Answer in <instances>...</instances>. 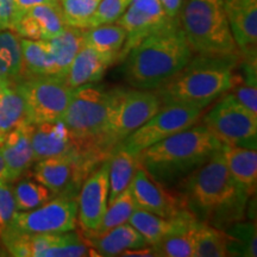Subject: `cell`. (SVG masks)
Returning a JSON list of instances; mask_svg holds the SVG:
<instances>
[{
  "label": "cell",
  "instance_id": "obj_1",
  "mask_svg": "<svg viewBox=\"0 0 257 257\" xmlns=\"http://www.w3.org/2000/svg\"><path fill=\"white\" fill-rule=\"evenodd\" d=\"M178 187L185 208L199 221L225 230L244 219L250 195L231 176L221 148Z\"/></svg>",
  "mask_w": 257,
  "mask_h": 257
},
{
  "label": "cell",
  "instance_id": "obj_2",
  "mask_svg": "<svg viewBox=\"0 0 257 257\" xmlns=\"http://www.w3.org/2000/svg\"><path fill=\"white\" fill-rule=\"evenodd\" d=\"M192 56L179 17H175L128 51L123 60L124 78L131 87L153 91L184 68Z\"/></svg>",
  "mask_w": 257,
  "mask_h": 257
},
{
  "label": "cell",
  "instance_id": "obj_3",
  "mask_svg": "<svg viewBox=\"0 0 257 257\" xmlns=\"http://www.w3.org/2000/svg\"><path fill=\"white\" fill-rule=\"evenodd\" d=\"M221 146L201 121L142 150L138 162L154 179L172 187L207 162Z\"/></svg>",
  "mask_w": 257,
  "mask_h": 257
},
{
  "label": "cell",
  "instance_id": "obj_4",
  "mask_svg": "<svg viewBox=\"0 0 257 257\" xmlns=\"http://www.w3.org/2000/svg\"><path fill=\"white\" fill-rule=\"evenodd\" d=\"M239 61V54H197L155 93L162 105L184 104L206 108L232 87Z\"/></svg>",
  "mask_w": 257,
  "mask_h": 257
},
{
  "label": "cell",
  "instance_id": "obj_5",
  "mask_svg": "<svg viewBox=\"0 0 257 257\" xmlns=\"http://www.w3.org/2000/svg\"><path fill=\"white\" fill-rule=\"evenodd\" d=\"M179 21L193 54H239L221 0H185Z\"/></svg>",
  "mask_w": 257,
  "mask_h": 257
},
{
  "label": "cell",
  "instance_id": "obj_6",
  "mask_svg": "<svg viewBox=\"0 0 257 257\" xmlns=\"http://www.w3.org/2000/svg\"><path fill=\"white\" fill-rule=\"evenodd\" d=\"M161 100L150 89L115 87L113 102L96 148L105 157L117 144L142 126L161 107Z\"/></svg>",
  "mask_w": 257,
  "mask_h": 257
},
{
  "label": "cell",
  "instance_id": "obj_7",
  "mask_svg": "<svg viewBox=\"0 0 257 257\" xmlns=\"http://www.w3.org/2000/svg\"><path fill=\"white\" fill-rule=\"evenodd\" d=\"M114 92L115 87L108 88L96 82L73 88L69 104L61 120L74 136L96 148V140L105 127Z\"/></svg>",
  "mask_w": 257,
  "mask_h": 257
},
{
  "label": "cell",
  "instance_id": "obj_8",
  "mask_svg": "<svg viewBox=\"0 0 257 257\" xmlns=\"http://www.w3.org/2000/svg\"><path fill=\"white\" fill-rule=\"evenodd\" d=\"M0 243L8 255L16 257H83L93 255L81 234L74 231L60 233L27 234L6 226L0 230Z\"/></svg>",
  "mask_w": 257,
  "mask_h": 257
},
{
  "label": "cell",
  "instance_id": "obj_9",
  "mask_svg": "<svg viewBox=\"0 0 257 257\" xmlns=\"http://www.w3.org/2000/svg\"><path fill=\"white\" fill-rule=\"evenodd\" d=\"M213 136L227 146L256 149L257 117L243 107L229 92L202 118Z\"/></svg>",
  "mask_w": 257,
  "mask_h": 257
},
{
  "label": "cell",
  "instance_id": "obj_10",
  "mask_svg": "<svg viewBox=\"0 0 257 257\" xmlns=\"http://www.w3.org/2000/svg\"><path fill=\"white\" fill-rule=\"evenodd\" d=\"M204 107L184 104L161 105L160 110L115 148L138 155L142 150L185 130L201 118Z\"/></svg>",
  "mask_w": 257,
  "mask_h": 257
},
{
  "label": "cell",
  "instance_id": "obj_11",
  "mask_svg": "<svg viewBox=\"0 0 257 257\" xmlns=\"http://www.w3.org/2000/svg\"><path fill=\"white\" fill-rule=\"evenodd\" d=\"M102 161L105 160L96 155L49 157L37 161L34 167V178L46 186L54 197H78L85 179Z\"/></svg>",
  "mask_w": 257,
  "mask_h": 257
},
{
  "label": "cell",
  "instance_id": "obj_12",
  "mask_svg": "<svg viewBox=\"0 0 257 257\" xmlns=\"http://www.w3.org/2000/svg\"><path fill=\"white\" fill-rule=\"evenodd\" d=\"M15 85L24 99L28 123L62 119L73 92L66 82L54 78H23Z\"/></svg>",
  "mask_w": 257,
  "mask_h": 257
},
{
  "label": "cell",
  "instance_id": "obj_13",
  "mask_svg": "<svg viewBox=\"0 0 257 257\" xmlns=\"http://www.w3.org/2000/svg\"><path fill=\"white\" fill-rule=\"evenodd\" d=\"M76 225V197L57 195L36 208L17 212L9 226L22 233L40 234L75 231Z\"/></svg>",
  "mask_w": 257,
  "mask_h": 257
},
{
  "label": "cell",
  "instance_id": "obj_14",
  "mask_svg": "<svg viewBox=\"0 0 257 257\" xmlns=\"http://www.w3.org/2000/svg\"><path fill=\"white\" fill-rule=\"evenodd\" d=\"M31 144L35 162L66 155H96L107 159L92 143L74 136L61 119L32 125Z\"/></svg>",
  "mask_w": 257,
  "mask_h": 257
},
{
  "label": "cell",
  "instance_id": "obj_15",
  "mask_svg": "<svg viewBox=\"0 0 257 257\" xmlns=\"http://www.w3.org/2000/svg\"><path fill=\"white\" fill-rule=\"evenodd\" d=\"M170 19L173 18L166 14L160 0H131L124 14L115 22L126 32V40L118 62H123L135 46L168 23Z\"/></svg>",
  "mask_w": 257,
  "mask_h": 257
},
{
  "label": "cell",
  "instance_id": "obj_16",
  "mask_svg": "<svg viewBox=\"0 0 257 257\" xmlns=\"http://www.w3.org/2000/svg\"><path fill=\"white\" fill-rule=\"evenodd\" d=\"M136 208L157 216L172 218L185 210L182 199L169 187L157 181L138 162L128 186Z\"/></svg>",
  "mask_w": 257,
  "mask_h": 257
},
{
  "label": "cell",
  "instance_id": "obj_17",
  "mask_svg": "<svg viewBox=\"0 0 257 257\" xmlns=\"http://www.w3.org/2000/svg\"><path fill=\"white\" fill-rule=\"evenodd\" d=\"M76 200L78 221L82 231H95L108 205V159L85 179Z\"/></svg>",
  "mask_w": 257,
  "mask_h": 257
},
{
  "label": "cell",
  "instance_id": "obj_18",
  "mask_svg": "<svg viewBox=\"0 0 257 257\" xmlns=\"http://www.w3.org/2000/svg\"><path fill=\"white\" fill-rule=\"evenodd\" d=\"M239 55L257 60V0H221Z\"/></svg>",
  "mask_w": 257,
  "mask_h": 257
},
{
  "label": "cell",
  "instance_id": "obj_19",
  "mask_svg": "<svg viewBox=\"0 0 257 257\" xmlns=\"http://www.w3.org/2000/svg\"><path fill=\"white\" fill-rule=\"evenodd\" d=\"M66 27L59 2L30 9L18 19L12 31L22 38L48 41L59 35Z\"/></svg>",
  "mask_w": 257,
  "mask_h": 257
},
{
  "label": "cell",
  "instance_id": "obj_20",
  "mask_svg": "<svg viewBox=\"0 0 257 257\" xmlns=\"http://www.w3.org/2000/svg\"><path fill=\"white\" fill-rule=\"evenodd\" d=\"M81 236L96 256H120L126 250L149 245L142 234L128 223L105 231H83Z\"/></svg>",
  "mask_w": 257,
  "mask_h": 257
},
{
  "label": "cell",
  "instance_id": "obj_21",
  "mask_svg": "<svg viewBox=\"0 0 257 257\" xmlns=\"http://www.w3.org/2000/svg\"><path fill=\"white\" fill-rule=\"evenodd\" d=\"M31 131L32 124L24 121L12 130L0 146L8 168L10 184L17 181L34 165Z\"/></svg>",
  "mask_w": 257,
  "mask_h": 257
},
{
  "label": "cell",
  "instance_id": "obj_22",
  "mask_svg": "<svg viewBox=\"0 0 257 257\" xmlns=\"http://www.w3.org/2000/svg\"><path fill=\"white\" fill-rule=\"evenodd\" d=\"M193 219H197V218L186 208L180 212L178 216L172 218L161 217L152 212L136 208L128 219V224L133 225L135 229L142 234L147 243L153 246L166 236L191 223Z\"/></svg>",
  "mask_w": 257,
  "mask_h": 257
},
{
  "label": "cell",
  "instance_id": "obj_23",
  "mask_svg": "<svg viewBox=\"0 0 257 257\" xmlns=\"http://www.w3.org/2000/svg\"><path fill=\"white\" fill-rule=\"evenodd\" d=\"M113 63L111 59L83 44L70 63L64 82L70 88H76L86 83L98 82L105 75L106 69Z\"/></svg>",
  "mask_w": 257,
  "mask_h": 257
},
{
  "label": "cell",
  "instance_id": "obj_24",
  "mask_svg": "<svg viewBox=\"0 0 257 257\" xmlns=\"http://www.w3.org/2000/svg\"><path fill=\"white\" fill-rule=\"evenodd\" d=\"M224 160L231 176L248 194L255 195L257 185V150L250 148L221 146Z\"/></svg>",
  "mask_w": 257,
  "mask_h": 257
},
{
  "label": "cell",
  "instance_id": "obj_25",
  "mask_svg": "<svg viewBox=\"0 0 257 257\" xmlns=\"http://www.w3.org/2000/svg\"><path fill=\"white\" fill-rule=\"evenodd\" d=\"M83 29L67 25L59 35L48 40L54 60L55 79L64 81L69 66L83 46Z\"/></svg>",
  "mask_w": 257,
  "mask_h": 257
},
{
  "label": "cell",
  "instance_id": "obj_26",
  "mask_svg": "<svg viewBox=\"0 0 257 257\" xmlns=\"http://www.w3.org/2000/svg\"><path fill=\"white\" fill-rule=\"evenodd\" d=\"M22 57H23V75L22 79L54 78V60L48 41L22 38Z\"/></svg>",
  "mask_w": 257,
  "mask_h": 257
},
{
  "label": "cell",
  "instance_id": "obj_27",
  "mask_svg": "<svg viewBox=\"0 0 257 257\" xmlns=\"http://www.w3.org/2000/svg\"><path fill=\"white\" fill-rule=\"evenodd\" d=\"M125 40L126 32L118 23L101 24L83 31V44L111 59L114 63L118 62Z\"/></svg>",
  "mask_w": 257,
  "mask_h": 257
},
{
  "label": "cell",
  "instance_id": "obj_28",
  "mask_svg": "<svg viewBox=\"0 0 257 257\" xmlns=\"http://www.w3.org/2000/svg\"><path fill=\"white\" fill-rule=\"evenodd\" d=\"M138 166V155L114 148L108 156V204L131 184Z\"/></svg>",
  "mask_w": 257,
  "mask_h": 257
},
{
  "label": "cell",
  "instance_id": "obj_29",
  "mask_svg": "<svg viewBox=\"0 0 257 257\" xmlns=\"http://www.w3.org/2000/svg\"><path fill=\"white\" fill-rule=\"evenodd\" d=\"M24 121H27L24 99L15 83H10L0 95V146L6 136Z\"/></svg>",
  "mask_w": 257,
  "mask_h": 257
},
{
  "label": "cell",
  "instance_id": "obj_30",
  "mask_svg": "<svg viewBox=\"0 0 257 257\" xmlns=\"http://www.w3.org/2000/svg\"><path fill=\"white\" fill-rule=\"evenodd\" d=\"M223 231L227 256H257L255 221H236Z\"/></svg>",
  "mask_w": 257,
  "mask_h": 257
},
{
  "label": "cell",
  "instance_id": "obj_31",
  "mask_svg": "<svg viewBox=\"0 0 257 257\" xmlns=\"http://www.w3.org/2000/svg\"><path fill=\"white\" fill-rule=\"evenodd\" d=\"M198 219H193L181 229L166 236L153 245L156 256L193 257L194 251V232Z\"/></svg>",
  "mask_w": 257,
  "mask_h": 257
},
{
  "label": "cell",
  "instance_id": "obj_32",
  "mask_svg": "<svg viewBox=\"0 0 257 257\" xmlns=\"http://www.w3.org/2000/svg\"><path fill=\"white\" fill-rule=\"evenodd\" d=\"M195 257H223L226 255L224 231L198 220L194 232Z\"/></svg>",
  "mask_w": 257,
  "mask_h": 257
},
{
  "label": "cell",
  "instance_id": "obj_33",
  "mask_svg": "<svg viewBox=\"0 0 257 257\" xmlns=\"http://www.w3.org/2000/svg\"><path fill=\"white\" fill-rule=\"evenodd\" d=\"M18 212L36 208L54 197L53 193L37 180L24 179L12 187Z\"/></svg>",
  "mask_w": 257,
  "mask_h": 257
},
{
  "label": "cell",
  "instance_id": "obj_34",
  "mask_svg": "<svg viewBox=\"0 0 257 257\" xmlns=\"http://www.w3.org/2000/svg\"><path fill=\"white\" fill-rule=\"evenodd\" d=\"M101 0H60L64 23L68 27L88 29Z\"/></svg>",
  "mask_w": 257,
  "mask_h": 257
},
{
  "label": "cell",
  "instance_id": "obj_35",
  "mask_svg": "<svg viewBox=\"0 0 257 257\" xmlns=\"http://www.w3.org/2000/svg\"><path fill=\"white\" fill-rule=\"evenodd\" d=\"M136 210L130 188H126L107 205L99 227L95 231H105L118 225L128 223L131 214Z\"/></svg>",
  "mask_w": 257,
  "mask_h": 257
},
{
  "label": "cell",
  "instance_id": "obj_36",
  "mask_svg": "<svg viewBox=\"0 0 257 257\" xmlns=\"http://www.w3.org/2000/svg\"><path fill=\"white\" fill-rule=\"evenodd\" d=\"M229 93L245 110L257 117V82L243 80L236 70L234 83Z\"/></svg>",
  "mask_w": 257,
  "mask_h": 257
},
{
  "label": "cell",
  "instance_id": "obj_37",
  "mask_svg": "<svg viewBox=\"0 0 257 257\" xmlns=\"http://www.w3.org/2000/svg\"><path fill=\"white\" fill-rule=\"evenodd\" d=\"M130 3L131 0H101L100 5L89 23V28L98 27L101 24L115 23L117 19L124 14Z\"/></svg>",
  "mask_w": 257,
  "mask_h": 257
},
{
  "label": "cell",
  "instance_id": "obj_38",
  "mask_svg": "<svg viewBox=\"0 0 257 257\" xmlns=\"http://www.w3.org/2000/svg\"><path fill=\"white\" fill-rule=\"evenodd\" d=\"M14 192L10 182H0V230L9 226L17 213Z\"/></svg>",
  "mask_w": 257,
  "mask_h": 257
},
{
  "label": "cell",
  "instance_id": "obj_39",
  "mask_svg": "<svg viewBox=\"0 0 257 257\" xmlns=\"http://www.w3.org/2000/svg\"><path fill=\"white\" fill-rule=\"evenodd\" d=\"M14 25V2L12 0H0V30H12Z\"/></svg>",
  "mask_w": 257,
  "mask_h": 257
},
{
  "label": "cell",
  "instance_id": "obj_40",
  "mask_svg": "<svg viewBox=\"0 0 257 257\" xmlns=\"http://www.w3.org/2000/svg\"><path fill=\"white\" fill-rule=\"evenodd\" d=\"M12 2H14L15 25H16V23L18 22V19L30 9L42 4H54V3H59V0H12ZM12 30H14V29H12Z\"/></svg>",
  "mask_w": 257,
  "mask_h": 257
},
{
  "label": "cell",
  "instance_id": "obj_41",
  "mask_svg": "<svg viewBox=\"0 0 257 257\" xmlns=\"http://www.w3.org/2000/svg\"><path fill=\"white\" fill-rule=\"evenodd\" d=\"M184 2L185 0H160L161 5H162L166 14L172 18L179 17V12L182 8Z\"/></svg>",
  "mask_w": 257,
  "mask_h": 257
},
{
  "label": "cell",
  "instance_id": "obj_42",
  "mask_svg": "<svg viewBox=\"0 0 257 257\" xmlns=\"http://www.w3.org/2000/svg\"><path fill=\"white\" fill-rule=\"evenodd\" d=\"M2 181L9 182V174H8V168H6L4 157H3L2 150H0V182Z\"/></svg>",
  "mask_w": 257,
  "mask_h": 257
},
{
  "label": "cell",
  "instance_id": "obj_43",
  "mask_svg": "<svg viewBox=\"0 0 257 257\" xmlns=\"http://www.w3.org/2000/svg\"><path fill=\"white\" fill-rule=\"evenodd\" d=\"M8 85H10V83L4 82V81H2V80H0V95H2L3 91H4L5 87H6V86H8Z\"/></svg>",
  "mask_w": 257,
  "mask_h": 257
},
{
  "label": "cell",
  "instance_id": "obj_44",
  "mask_svg": "<svg viewBox=\"0 0 257 257\" xmlns=\"http://www.w3.org/2000/svg\"><path fill=\"white\" fill-rule=\"evenodd\" d=\"M0 256H8V252H6L4 246L2 245V243H0Z\"/></svg>",
  "mask_w": 257,
  "mask_h": 257
},
{
  "label": "cell",
  "instance_id": "obj_45",
  "mask_svg": "<svg viewBox=\"0 0 257 257\" xmlns=\"http://www.w3.org/2000/svg\"><path fill=\"white\" fill-rule=\"evenodd\" d=\"M59 2H60V0H59Z\"/></svg>",
  "mask_w": 257,
  "mask_h": 257
}]
</instances>
